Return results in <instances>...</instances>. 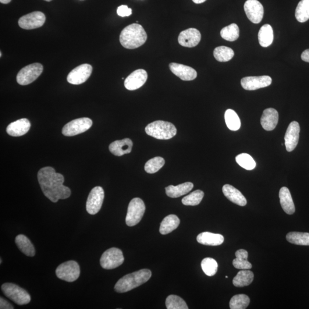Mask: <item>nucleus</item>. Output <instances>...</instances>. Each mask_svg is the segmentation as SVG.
Wrapping results in <instances>:
<instances>
[{"mask_svg":"<svg viewBox=\"0 0 309 309\" xmlns=\"http://www.w3.org/2000/svg\"><path fill=\"white\" fill-rule=\"evenodd\" d=\"M148 74L144 69L134 71L124 81V86L128 90L134 91L140 88L146 82Z\"/></svg>","mask_w":309,"mask_h":309,"instance_id":"obj_16","label":"nucleus"},{"mask_svg":"<svg viewBox=\"0 0 309 309\" xmlns=\"http://www.w3.org/2000/svg\"><path fill=\"white\" fill-rule=\"evenodd\" d=\"M15 242L20 250L28 257H34L35 254V248L29 239L23 234L16 237Z\"/></svg>","mask_w":309,"mask_h":309,"instance_id":"obj_28","label":"nucleus"},{"mask_svg":"<svg viewBox=\"0 0 309 309\" xmlns=\"http://www.w3.org/2000/svg\"><path fill=\"white\" fill-rule=\"evenodd\" d=\"M250 298L247 295L238 294L232 298L230 302L231 309H246L250 304Z\"/></svg>","mask_w":309,"mask_h":309,"instance_id":"obj_37","label":"nucleus"},{"mask_svg":"<svg viewBox=\"0 0 309 309\" xmlns=\"http://www.w3.org/2000/svg\"><path fill=\"white\" fill-rule=\"evenodd\" d=\"M236 162L241 168L247 170H252L256 167V163L250 155L241 154L236 157Z\"/></svg>","mask_w":309,"mask_h":309,"instance_id":"obj_42","label":"nucleus"},{"mask_svg":"<svg viewBox=\"0 0 309 309\" xmlns=\"http://www.w3.org/2000/svg\"><path fill=\"white\" fill-rule=\"evenodd\" d=\"M56 276L69 282L75 281L80 275L79 264L74 261H69L60 265L56 271Z\"/></svg>","mask_w":309,"mask_h":309,"instance_id":"obj_8","label":"nucleus"},{"mask_svg":"<svg viewBox=\"0 0 309 309\" xmlns=\"http://www.w3.org/2000/svg\"><path fill=\"white\" fill-rule=\"evenodd\" d=\"M1 290L6 297L19 305L29 304L31 297L27 291L21 287L12 283H3Z\"/></svg>","mask_w":309,"mask_h":309,"instance_id":"obj_5","label":"nucleus"},{"mask_svg":"<svg viewBox=\"0 0 309 309\" xmlns=\"http://www.w3.org/2000/svg\"><path fill=\"white\" fill-rule=\"evenodd\" d=\"M197 240L198 243L206 246H216L223 243L224 237L219 234L204 232L199 234Z\"/></svg>","mask_w":309,"mask_h":309,"instance_id":"obj_25","label":"nucleus"},{"mask_svg":"<svg viewBox=\"0 0 309 309\" xmlns=\"http://www.w3.org/2000/svg\"><path fill=\"white\" fill-rule=\"evenodd\" d=\"M286 240L290 243L309 246V233L290 232L287 234Z\"/></svg>","mask_w":309,"mask_h":309,"instance_id":"obj_32","label":"nucleus"},{"mask_svg":"<svg viewBox=\"0 0 309 309\" xmlns=\"http://www.w3.org/2000/svg\"><path fill=\"white\" fill-rule=\"evenodd\" d=\"M92 72V67L88 64H84L71 70L67 76V81L70 84L79 85L89 79Z\"/></svg>","mask_w":309,"mask_h":309,"instance_id":"obj_13","label":"nucleus"},{"mask_svg":"<svg viewBox=\"0 0 309 309\" xmlns=\"http://www.w3.org/2000/svg\"><path fill=\"white\" fill-rule=\"evenodd\" d=\"M279 196L283 211L287 214H293L296 211V208L289 190L286 187H282L279 191Z\"/></svg>","mask_w":309,"mask_h":309,"instance_id":"obj_24","label":"nucleus"},{"mask_svg":"<svg viewBox=\"0 0 309 309\" xmlns=\"http://www.w3.org/2000/svg\"><path fill=\"white\" fill-rule=\"evenodd\" d=\"M145 206L143 200L136 198L131 200L128 207L126 222L127 226L132 227L139 223L143 218Z\"/></svg>","mask_w":309,"mask_h":309,"instance_id":"obj_6","label":"nucleus"},{"mask_svg":"<svg viewBox=\"0 0 309 309\" xmlns=\"http://www.w3.org/2000/svg\"><path fill=\"white\" fill-rule=\"evenodd\" d=\"M222 191L225 196L233 203L240 206L246 205V199L236 188L230 184H225L222 188Z\"/></svg>","mask_w":309,"mask_h":309,"instance_id":"obj_23","label":"nucleus"},{"mask_svg":"<svg viewBox=\"0 0 309 309\" xmlns=\"http://www.w3.org/2000/svg\"><path fill=\"white\" fill-rule=\"evenodd\" d=\"M201 267L206 275L211 276L217 273L218 265L214 259L206 258L201 262Z\"/></svg>","mask_w":309,"mask_h":309,"instance_id":"obj_38","label":"nucleus"},{"mask_svg":"<svg viewBox=\"0 0 309 309\" xmlns=\"http://www.w3.org/2000/svg\"><path fill=\"white\" fill-rule=\"evenodd\" d=\"M92 123V120L88 118L74 119L63 127L62 133L66 137L75 136L90 129Z\"/></svg>","mask_w":309,"mask_h":309,"instance_id":"obj_10","label":"nucleus"},{"mask_svg":"<svg viewBox=\"0 0 309 309\" xmlns=\"http://www.w3.org/2000/svg\"><path fill=\"white\" fill-rule=\"evenodd\" d=\"M180 224V219L175 215H169L163 220L159 232L162 235L170 234L177 228Z\"/></svg>","mask_w":309,"mask_h":309,"instance_id":"obj_27","label":"nucleus"},{"mask_svg":"<svg viewBox=\"0 0 309 309\" xmlns=\"http://www.w3.org/2000/svg\"><path fill=\"white\" fill-rule=\"evenodd\" d=\"M254 276L253 273L250 271H240L234 277L233 285L238 287L248 286L253 281Z\"/></svg>","mask_w":309,"mask_h":309,"instance_id":"obj_30","label":"nucleus"},{"mask_svg":"<svg viewBox=\"0 0 309 309\" xmlns=\"http://www.w3.org/2000/svg\"><path fill=\"white\" fill-rule=\"evenodd\" d=\"M1 56H2V52H0V56L1 57Z\"/></svg>","mask_w":309,"mask_h":309,"instance_id":"obj_49","label":"nucleus"},{"mask_svg":"<svg viewBox=\"0 0 309 309\" xmlns=\"http://www.w3.org/2000/svg\"><path fill=\"white\" fill-rule=\"evenodd\" d=\"M272 83V78L269 76L245 77L241 80V85L244 90L254 91L267 87Z\"/></svg>","mask_w":309,"mask_h":309,"instance_id":"obj_15","label":"nucleus"},{"mask_svg":"<svg viewBox=\"0 0 309 309\" xmlns=\"http://www.w3.org/2000/svg\"><path fill=\"white\" fill-rule=\"evenodd\" d=\"M167 309H188L186 302L182 298L175 295H170L166 301Z\"/></svg>","mask_w":309,"mask_h":309,"instance_id":"obj_40","label":"nucleus"},{"mask_svg":"<svg viewBox=\"0 0 309 309\" xmlns=\"http://www.w3.org/2000/svg\"><path fill=\"white\" fill-rule=\"evenodd\" d=\"M44 1H47V2H50V1H52V0H44Z\"/></svg>","mask_w":309,"mask_h":309,"instance_id":"obj_48","label":"nucleus"},{"mask_svg":"<svg viewBox=\"0 0 309 309\" xmlns=\"http://www.w3.org/2000/svg\"><path fill=\"white\" fill-rule=\"evenodd\" d=\"M221 37L229 41H234L240 36V29L236 24H232L223 28L221 31Z\"/></svg>","mask_w":309,"mask_h":309,"instance_id":"obj_35","label":"nucleus"},{"mask_svg":"<svg viewBox=\"0 0 309 309\" xmlns=\"http://www.w3.org/2000/svg\"><path fill=\"white\" fill-rule=\"evenodd\" d=\"M296 17L300 23L306 22L309 19V0H301L296 10Z\"/></svg>","mask_w":309,"mask_h":309,"instance_id":"obj_36","label":"nucleus"},{"mask_svg":"<svg viewBox=\"0 0 309 309\" xmlns=\"http://www.w3.org/2000/svg\"><path fill=\"white\" fill-rule=\"evenodd\" d=\"M193 187V183L186 182L176 186L171 185L166 187V193L167 195L170 198H179L189 193Z\"/></svg>","mask_w":309,"mask_h":309,"instance_id":"obj_26","label":"nucleus"},{"mask_svg":"<svg viewBox=\"0 0 309 309\" xmlns=\"http://www.w3.org/2000/svg\"><path fill=\"white\" fill-rule=\"evenodd\" d=\"M244 12L252 23L258 24L264 17V6L258 0H247L244 5Z\"/></svg>","mask_w":309,"mask_h":309,"instance_id":"obj_14","label":"nucleus"},{"mask_svg":"<svg viewBox=\"0 0 309 309\" xmlns=\"http://www.w3.org/2000/svg\"><path fill=\"white\" fill-rule=\"evenodd\" d=\"M301 59L305 62L309 63V49L302 53Z\"/></svg>","mask_w":309,"mask_h":309,"instance_id":"obj_45","label":"nucleus"},{"mask_svg":"<svg viewBox=\"0 0 309 309\" xmlns=\"http://www.w3.org/2000/svg\"><path fill=\"white\" fill-rule=\"evenodd\" d=\"M147 39V34L143 27L133 24L126 27L120 35V42L123 47L134 49L143 45Z\"/></svg>","mask_w":309,"mask_h":309,"instance_id":"obj_2","label":"nucleus"},{"mask_svg":"<svg viewBox=\"0 0 309 309\" xmlns=\"http://www.w3.org/2000/svg\"><path fill=\"white\" fill-rule=\"evenodd\" d=\"M274 40V34L271 26L265 24L263 26L258 33V40L259 44L262 47H268L273 43Z\"/></svg>","mask_w":309,"mask_h":309,"instance_id":"obj_29","label":"nucleus"},{"mask_svg":"<svg viewBox=\"0 0 309 309\" xmlns=\"http://www.w3.org/2000/svg\"><path fill=\"white\" fill-rule=\"evenodd\" d=\"M37 178L42 193L53 203L70 196L69 188L63 185L65 177L51 167H45L39 170Z\"/></svg>","mask_w":309,"mask_h":309,"instance_id":"obj_1","label":"nucleus"},{"mask_svg":"<svg viewBox=\"0 0 309 309\" xmlns=\"http://www.w3.org/2000/svg\"><path fill=\"white\" fill-rule=\"evenodd\" d=\"M145 132L150 137L161 140H168L176 136L177 130L172 123L158 120L149 124Z\"/></svg>","mask_w":309,"mask_h":309,"instance_id":"obj_4","label":"nucleus"},{"mask_svg":"<svg viewBox=\"0 0 309 309\" xmlns=\"http://www.w3.org/2000/svg\"><path fill=\"white\" fill-rule=\"evenodd\" d=\"M278 119V112L276 109L272 108L266 109L261 117V125L266 131H273L275 129Z\"/></svg>","mask_w":309,"mask_h":309,"instance_id":"obj_21","label":"nucleus"},{"mask_svg":"<svg viewBox=\"0 0 309 309\" xmlns=\"http://www.w3.org/2000/svg\"><path fill=\"white\" fill-rule=\"evenodd\" d=\"M124 258L122 250L112 247L106 250L101 258V265L103 269L111 270L119 267L123 264Z\"/></svg>","mask_w":309,"mask_h":309,"instance_id":"obj_9","label":"nucleus"},{"mask_svg":"<svg viewBox=\"0 0 309 309\" xmlns=\"http://www.w3.org/2000/svg\"><path fill=\"white\" fill-rule=\"evenodd\" d=\"M117 13L121 17H127L132 15V9L127 5H121L117 9Z\"/></svg>","mask_w":309,"mask_h":309,"instance_id":"obj_43","label":"nucleus"},{"mask_svg":"<svg viewBox=\"0 0 309 309\" xmlns=\"http://www.w3.org/2000/svg\"><path fill=\"white\" fill-rule=\"evenodd\" d=\"M300 132V124L295 121L287 127L285 136V144L287 151L292 152L297 147L299 140Z\"/></svg>","mask_w":309,"mask_h":309,"instance_id":"obj_18","label":"nucleus"},{"mask_svg":"<svg viewBox=\"0 0 309 309\" xmlns=\"http://www.w3.org/2000/svg\"><path fill=\"white\" fill-rule=\"evenodd\" d=\"M2 263V259H1V260H0V264H1Z\"/></svg>","mask_w":309,"mask_h":309,"instance_id":"obj_50","label":"nucleus"},{"mask_svg":"<svg viewBox=\"0 0 309 309\" xmlns=\"http://www.w3.org/2000/svg\"><path fill=\"white\" fill-rule=\"evenodd\" d=\"M204 197L203 191L198 190L182 199V204L186 206H197L200 204Z\"/></svg>","mask_w":309,"mask_h":309,"instance_id":"obj_41","label":"nucleus"},{"mask_svg":"<svg viewBox=\"0 0 309 309\" xmlns=\"http://www.w3.org/2000/svg\"><path fill=\"white\" fill-rule=\"evenodd\" d=\"M43 71V66L40 63H34L21 69L16 77L17 83L21 86L33 83L41 75Z\"/></svg>","mask_w":309,"mask_h":309,"instance_id":"obj_7","label":"nucleus"},{"mask_svg":"<svg viewBox=\"0 0 309 309\" xmlns=\"http://www.w3.org/2000/svg\"><path fill=\"white\" fill-rule=\"evenodd\" d=\"M151 275L152 273L148 269H141L126 275L116 283L115 290L119 293L129 292L147 282L150 279Z\"/></svg>","mask_w":309,"mask_h":309,"instance_id":"obj_3","label":"nucleus"},{"mask_svg":"<svg viewBox=\"0 0 309 309\" xmlns=\"http://www.w3.org/2000/svg\"><path fill=\"white\" fill-rule=\"evenodd\" d=\"M0 309H13L14 308L8 301L1 297V298H0Z\"/></svg>","mask_w":309,"mask_h":309,"instance_id":"obj_44","label":"nucleus"},{"mask_svg":"<svg viewBox=\"0 0 309 309\" xmlns=\"http://www.w3.org/2000/svg\"><path fill=\"white\" fill-rule=\"evenodd\" d=\"M236 258L233 261L234 268L240 270H250L252 268V265L247 261L248 252L243 249H240L236 251Z\"/></svg>","mask_w":309,"mask_h":309,"instance_id":"obj_31","label":"nucleus"},{"mask_svg":"<svg viewBox=\"0 0 309 309\" xmlns=\"http://www.w3.org/2000/svg\"><path fill=\"white\" fill-rule=\"evenodd\" d=\"M234 56L233 49L225 46L216 47L214 51V58L219 62H229L233 59Z\"/></svg>","mask_w":309,"mask_h":309,"instance_id":"obj_34","label":"nucleus"},{"mask_svg":"<svg viewBox=\"0 0 309 309\" xmlns=\"http://www.w3.org/2000/svg\"><path fill=\"white\" fill-rule=\"evenodd\" d=\"M165 164V159L162 157H155L145 163V171L148 173H154L161 170Z\"/></svg>","mask_w":309,"mask_h":309,"instance_id":"obj_39","label":"nucleus"},{"mask_svg":"<svg viewBox=\"0 0 309 309\" xmlns=\"http://www.w3.org/2000/svg\"><path fill=\"white\" fill-rule=\"evenodd\" d=\"M225 119L229 129L236 131L240 129L241 123L239 115L233 109H227L225 112Z\"/></svg>","mask_w":309,"mask_h":309,"instance_id":"obj_33","label":"nucleus"},{"mask_svg":"<svg viewBox=\"0 0 309 309\" xmlns=\"http://www.w3.org/2000/svg\"><path fill=\"white\" fill-rule=\"evenodd\" d=\"M12 0H0V2L2 3H4V4H7V3H9Z\"/></svg>","mask_w":309,"mask_h":309,"instance_id":"obj_47","label":"nucleus"},{"mask_svg":"<svg viewBox=\"0 0 309 309\" xmlns=\"http://www.w3.org/2000/svg\"><path fill=\"white\" fill-rule=\"evenodd\" d=\"M104 199V191L103 188L97 186L94 188L88 195L86 209L89 214L95 215L101 210Z\"/></svg>","mask_w":309,"mask_h":309,"instance_id":"obj_11","label":"nucleus"},{"mask_svg":"<svg viewBox=\"0 0 309 309\" xmlns=\"http://www.w3.org/2000/svg\"><path fill=\"white\" fill-rule=\"evenodd\" d=\"M169 67L174 74L183 81L193 80L197 77V71L190 67L172 63L170 64Z\"/></svg>","mask_w":309,"mask_h":309,"instance_id":"obj_19","label":"nucleus"},{"mask_svg":"<svg viewBox=\"0 0 309 309\" xmlns=\"http://www.w3.org/2000/svg\"><path fill=\"white\" fill-rule=\"evenodd\" d=\"M206 1V0H193V1L195 3H197V4H199V3H204Z\"/></svg>","mask_w":309,"mask_h":309,"instance_id":"obj_46","label":"nucleus"},{"mask_svg":"<svg viewBox=\"0 0 309 309\" xmlns=\"http://www.w3.org/2000/svg\"><path fill=\"white\" fill-rule=\"evenodd\" d=\"M133 146L132 140L129 138L116 140L109 145V150L111 153L117 156L130 154Z\"/></svg>","mask_w":309,"mask_h":309,"instance_id":"obj_22","label":"nucleus"},{"mask_svg":"<svg viewBox=\"0 0 309 309\" xmlns=\"http://www.w3.org/2000/svg\"><path fill=\"white\" fill-rule=\"evenodd\" d=\"M45 20L43 13L36 11L21 17L18 23L23 29L31 30L41 27L44 24Z\"/></svg>","mask_w":309,"mask_h":309,"instance_id":"obj_12","label":"nucleus"},{"mask_svg":"<svg viewBox=\"0 0 309 309\" xmlns=\"http://www.w3.org/2000/svg\"><path fill=\"white\" fill-rule=\"evenodd\" d=\"M31 123L29 120L24 118L17 120L9 124L6 132L12 137H21L26 134L30 130Z\"/></svg>","mask_w":309,"mask_h":309,"instance_id":"obj_20","label":"nucleus"},{"mask_svg":"<svg viewBox=\"0 0 309 309\" xmlns=\"http://www.w3.org/2000/svg\"><path fill=\"white\" fill-rule=\"evenodd\" d=\"M201 40L200 32L195 28H189V29L182 31L178 37L179 44L187 48L196 47L200 43Z\"/></svg>","mask_w":309,"mask_h":309,"instance_id":"obj_17","label":"nucleus"}]
</instances>
